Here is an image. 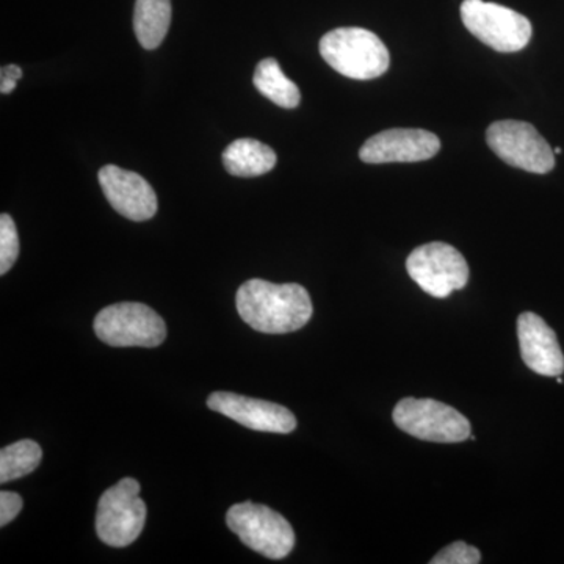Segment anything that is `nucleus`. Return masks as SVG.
I'll use <instances>...</instances> for the list:
<instances>
[{
	"instance_id": "19",
	"label": "nucleus",
	"mask_w": 564,
	"mask_h": 564,
	"mask_svg": "<svg viewBox=\"0 0 564 564\" xmlns=\"http://www.w3.org/2000/svg\"><path fill=\"white\" fill-rule=\"evenodd\" d=\"M481 562V554L477 547L456 541L444 547L440 554L430 560L432 564H478Z\"/></svg>"
},
{
	"instance_id": "11",
	"label": "nucleus",
	"mask_w": 564,
	"mask_h": 564,
	"mask_svg": "<svg viewBox=\"0 0 564 564\" xmlns=\"http://www.w3.org/2000/svg\"><path fill=\"white\" fill-rule=\"evenodd\" d=\"M98 177L107 202L122 217L132 221H147L158 214V195L150 182L139 173L128 172L117 165H106L99 170Z\"/></svg>"
},
{
	"instance_id": "5",
	"label": "nucleus",
	"mask_w": 564,
	"mask_h": 564,
	"mask_svg": "<svg viewBox=\"0 0 564 564\" xmlns=\"http://www.w3.org/2000/svg\"><path fill=\"white\" fill-rule=\"evenodd\" d=\"M392 419L402 432L430 443H463L473 436L469 421L459 411L433 399L400 400Z\"/></svg>"
},
{
	"instance_id": "16",
	"label": "nucleus",
	"mask_w": 564,
	"mask_h": 564,
	"mask_svg": "<svg viewBox=\"0 0 564 564\" xmlns=\"http://www.w3.org/2000/svg\"><path fill=\"white\" fill-rule=\"evenodd\" d=\"M252 82L256 90L282 109H295L302 101L300 88L282 73L280 63L274 58H263L258 63Z\"/></svg>"
},
{
	"instance_id": "22",
	"label": "nucleus",
	"mask_w": 564,
	"mask_h": 564,
	"mask_svg": "<svg viewBox=\"0 0 564 564\" xmlns=\"http://www.w3.org/2000/svg\"><path fill=\"white\" fill-rule=\"evenodd\" d=\"M554 152L555 154H562V148H555Z\"/></svg>"
},
{
	"instance_id": "6",
	"label": "nucleus",
	"mask_w": 564,
	"mask_h": 564,
	"mask_svg": "<svg viewBox=\"0 0 564 564\" xmlns=\"http://www.w3.org/2000/svg\"><path fill=\"white\" fill-rule=\"evenodd\" d=\"M96 336L110 347H159L166 325L161 315L141 303H117L104 307L93 323Z\"/></svg>"
},
{
	"instance_id": "10",
	"label": "nucleus",
	"mask_w": 564,
	"mask_h": 564,
	"mask_svg": "<svg viewBox=\"0 0 564 564\" xmlns=\"http://www.w3.org/2000/svg\"><path fill=\"white\" fill-rule=\"evenodd\" d=\"M207 406L254 432L289 434L296 429V417L288 408L239 393H210Z\"/></svg>"
},
{
	"instance_id": "17",
	"label": "nucleus",
	"mask_w": 564,
	"mask_h": 564,
	"mask_svg": "<svg viewBox=\"0 0 564 564\" xmlns=\"http://www.w3.org/2000/svg\"><path fill=\"white\" fill-rule=\"evenodd\" d=\"M43 451L35 441L22 440L0 451V484L18 480L40 466Z\"/></svg>"
},
{
	"instance_id": "15",
	"label": "nucleus",
	"mask_w": 564,
	"mask_h": 564,
	"mask_svg": "<svg viewBox=\"0 0 564 564\" xmlns=\"http://www.w3.org/2000/svg\"><path fill=\"white\" fill-rule=\"evenodd\" d=\"M172 24V0H137L133 31L144 50H158Z\"/></svg>"
},
{
	"instance_id": "14",
	"label": "nucleus",
	"mask_w": 564,
	"mask_h": 564,
	"mask_svg": "<svg viewBox=\"0 0 564 564\" xmlns=\"http://www.w3.org/2000/svg\"><path fill=\"white\" fill-rule=\"evenodd\" d=\"M226 172L237 177H256L272 172L276 165V152L254 139L232 141L221 155Z\"/></svg>"
},
{
	"instance_id": "3",
	"label": "nucleus",
	"mask_w": 564,
	"mask_h": 564,
	"mask_svg": "<svg viewBox=\"0 0 564 564\" xmlns=\"http://www.w3.org/2000/svg\"><path fill=\"white\" fill-rule=\"evenodd\" d=\"M226 524L252 551L270 560L285 558L295 545V532L288 519L265 505H232Z\"/></svg>"
},
{
	"instance_id": "8",
	"label": "nucleus",
	"mask_w": 564,
	"mask_h": 564,
	"mask_svg": "<svg viewBox=\"0 0 564 564\" xmlns=\"http://www.w3.org/2000/svg\"><path fill=\"white\" fill-rule=\"evenodd\" d=\"M489 148L505 163L529 173H551L555 166V152L547 140L525 121L492 122L486 132Z\"/></svg>"
},
{
	"instance_id": "1",
	"label": "nucleus",
	"mask_w": 564,
	"mask_h": 564,
	"mask_svg": "<svg viewBox=\"0 0 564 564\" xmlns=\"http://www.w3.org/2000/svg\"><path fill=\"white\" fill-rule=\"evenodd\" d=\"M236 306L242 321L256 332L288 334L302 329L313 317L310 292L300 284H273L250 280L240 285Z\"/></svg>"
},
{
	"instance_id": "21",
	"label": "nucleus",
	"mask_w": 564,
	"mask_h": 564,
	"mask_svg": "<svg viewBox=\"0 0 564 564\" xmlns=\"http://www.w3.org/2000/svg\"><path fill=\"white\" fill-rule=\"evenodd\" d=\"M22 77V69L17 65L3 66L0 70V93L10 95L17 88L18 80Z\"/></svg>"
},
{
	"instance_id": "9",
	"label": "nucleus",
	"mask_w": 564,
	"mask_h": 564,
	"mask_svg": "<svg viewBox=\"0 0 564 564\" xmlns=\"http://www.w3.org/2000/svg\"><path fill=\"white\" fill-rule=\"evenodd\" d=\"M406 270L415 284L434 299H447L469 281V265L462 252L443 242L415 248L408 258Z\"/></svg>"
},
{
	"instance_id": "12",
	"label": "nucleus",
	"mask_w": 564,
	"mask_h": 564,
	"mask_svg": "<svg viewBox=\"0 0 564 564\" xmlns=\"http://www.w3.org/2000/svg\"><path fill=\"white\" fill-rule=\"evenodd\" d=\"M441 150V141L433 132L423 129H388L370 137L362 144L359 158L362 162H423L434 158Z\"/></svg>"
},
{
	"instance_id": "4",
	"label": "nucleus",
	"mask_w": 564,
	"mask_h": 564,
	"mask_svg": "<svg viewBox=\"0 0 564 564\" xmlns=\"http://www.w3.org/2000/svg\"><path fill=\"white\" fill-rule=\"evenodd\" d=\"M147 524V505L140 497V484L122 478L102 494L96 511V533L111 547L131 545Z\"/></svg>"
},
{
	"instance_id": "2",
	"label": "nucleus",
	"mask_w": 564,
	"mask_h": 564,
	"mask_svg": "<svg viewBox=\"0 0 564 564\" xmlns=\"http://www.w3.org/2000/svg\"><path fill=\"white\" fill-rule=\"evenodd\" d=\"M318 47L323 61L348 79H377L391 63L383 41L361 28L334 29L323 36Z\"/></svg>"
},
{
	"instance_id": "13",
	"label": "nucleus",
	"mask_w": 564,
	"mask_h": 564,
	"mask_svg": "<svg viewBox=\"0 0 564 564\" xmlns=\"http://www.w3.org/2000/svg\"><path fill=\"white\" fill-rule=\"evenodd\" d=\"M519 347L525 366L544 377H558L564 370V356L556 334L534 313L518 318Z\"/></svg>"
},
{
	"instance_id": "18",
	"label": "nucleus",
	"mask_w": 564,
	"mask_h": 564,
	"mask_svg": "<svg viewBox=\"0 0 564 564\" xmlns=\"http://www.w3.org/2000/svg\"><path fill=\"white\" fill-rule=\"evenodd\" d=\"M20 256V237L9 214L0 215V274L10 272Z\"/></svg>"
},
{
	"instance_id": "7",
	"label": "nucleus",
	"mask_w": 564,
	"mask_h": 564,
	"mask_svg": "<svg viewBox=\"0 0 564 564\" xmlns=\"http://www.w3.org/2000/svg\"><path fill=\"white\" fill-rule=\"evenodd\" d=\"M462 20L475 39L503 54L524 50L532 39V22L499 3L464 0Z\"/></svg>"
},
{
	"instance_id": "20",
	"label": "nucleus",
	"mask_w": 564,
	"mask_h": 564,
	"mask_svg": "<svg viewBox=\"0 0 564 564\" xmlns=\"http://www.w3.org/2000/svg\"><path fill=\"white\" fill-rule=\"evenodd\" d=\"M22 510V499L18 494L0 492V525H9Z\"/></svg>"
}]
</instances>
